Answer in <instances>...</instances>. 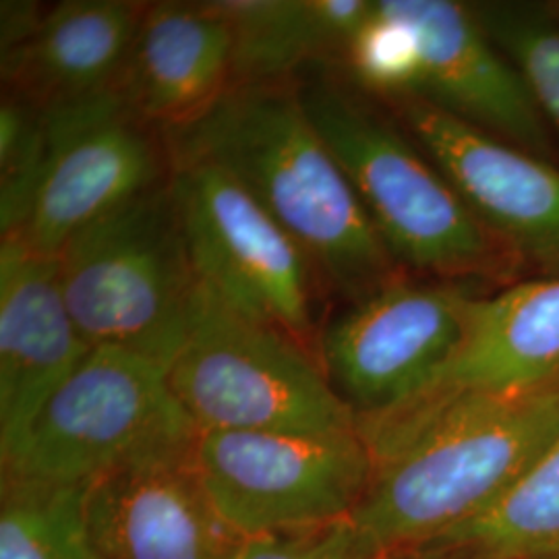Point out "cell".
<instances>
[{"mask_svg":"<svg viewBox=\"0 0 559 559\" xmlns=\"http://www.w3.org/2000/svg\"><path fill=\"white\" fill-rule=\"evenodd\" d=\"M371 479L353 520L388 556L508 496L559 436V378L514 394L415 400L357 420Z\"/></svg>","mask_w":559,"mask_h":559,"instance_id":"1","label":"cell"},{"mask_svg":"<svg viewBox=\"0 0 559 559\" xmlns=\"http://www.w3.org/2000/svg\"><path fill=\"white\" fill-rule=\"evenodd\" d=\"M173 162L224 168L305 251L340 302L400 276L359 195L300 98L297 80L230 87L191 122L164 131Z\"/></svg>","mask_w":559,"mask_h":559,"instance_id":"2","label":"cell"},{"mask_svg":"<svg viewBox=\"0 0 559 559\" xmlns=\"http://www.w3.org/2000/svg\"><path fill=\"white\" fill-rule=\"evenodd\" d=\"M297 83L309 119L402 272L440 280L506 274L512 255L378 98L336 67L309 69Z\"/></svg>","mask_w":559,"mask_h":559,"instance_id":"3","label":"cell"},{"mask_svg":"<svg viewBox=\"0 0 559 559\" xmlns=\"http://www.w3.org/2000/svg\"><path fill=\"white\" fill-rule=\"evenodd\" d=\"M55 258L69 313L92 348L170 367L200 282L170 180L85 226Z\"/></svg>","mask_w":559,"mask_h":559,"instance_id":"4","label":"cell"},{"mask_svg":"<svg viewBox=\"0 0 559 559\" xmlns=\"http://www.w3.org/2000/svg\"><path fill=\"white\" fill-rule=\"evenodd\" d=\"M168 385L200 433L357 429L353 411L305 344L230 307L201 282Z\"/></svg>","mask_w":559,"mask_h":559,"instance_id":"5","label":"cell"},{"mask_svg":"<svg viewBox=\"0 0 559 559\" xmlns=\"http://www.w3.org/2000/svg\"><path fill=\"white\" fill-rule=\"evenodd\" d=\"M198 433L164 365L94 346L2 456V473L94 483L133 460L191 445Z\"/></svg>","mask_w":559,"mask_h":559,"instance_id":"6","label":"cell"},{"mask_svg":"<svg viewBox=\"0 0 559 559\" xmlns=\"http://www.w3.org/2000/svg\"><path fill=\"white\" fill-rule=\"evenodd\" d=\"M170 187L201 284L318 357L323 282L293 237L239 180L205 160L173 162Z\"/></svg>","mask_w":559,"mask_h":559,"instance_id":"7","label":"cell"},{"mask_svg":"<svg viewBox=\"0 0 559 559\" xmlns=\"http://www.w3.org/2000/svg\"><path fill=\"white\" fill-rule=\"evenodd\" d=\"M479 299L462 280L400 274L321 321L318 359L355 419L383 415L436 380Z\"/></svg>","mask_w":559,"mask_h":559,"instance_id":"8","label":"cell"},{"mask_svg":"<svg viewBox=\"0 0 559 559\" xmlns=\"http://www.w3.org/2000/svg\"><path fill=\"white\" fill-rule=\"evenodd\" d=\"M195 462L212 506L240 539L350 519L371 479L359 427L201 431Z\"/></svg>","mask_w":559,"mask_h":559,"instance_id":"9","label":"cell"},{"mask_svg":"<svg viewBox=\"0 0 559 559\" xmlns=\"http://www.w3.org/2000/svg\"><path fill=\"white\" fill-rule=\"evenodd\" d=\"M48 158L17 239L55 258L92 222L170 180L164 131L127 108L119 92L48 108Z\"/></svg>","mask_w":559,"mask_h":559,"instance_id":"10","label":"cell"},{"mask_svg":"<svg viewBox=\"0 0 559 559\" xmlns=\"http://www.w3.org/2000/svg\"><path fill=\"white\" fill-rule=\"evenodd\" d=\"M501 247L559 278V168L417 96L385 102Z\"/></svg>","mask_w":559,"mask_h":559,"instance_id":"11","label":"cell"},{"mask_svg":"<svg viewBox=\"0 0 559 559\" xmlns=\"http://www.w3.org/2000/svg\"><path fill=\"white\" fill-rule=\"evenodd\" d=\"M87 528L98 559H230L240 540L203 487L195 441L94 480Z\"/></svg>","mask_w":559,"mask_h":559,"instance_id":"12","label":"cell"},{"mask_svg":"<svg viewBox=\"0 0 559 559\" xmlns=\"http://www.w3.org/2000/svg\"><path fill=\"white\" fill-rule=\"evenodd\" d=\"M385 2L419 40L417 98L540 158L551 152L537 102L473 7L452 0Z\"/></svg>","mask_w":559,"mask_h":559,"instance_id":"13","label":"cell"},{"mask_svg":"<svg viewBox=\"0 0 559 559\" xmlns=\"http://www.w3.org/2000/svg\"><path fill=\"white\" fill-rule=\"evenodd\" d=\"M90 350L62 297L57 258L0 240V456Z\"/></svg>","mask_w":559,"mask_h":559,"instance_id":"14","label":"cell"},{"mask_svg":"<svg viewBox=\"0 0 559 559\" xmlns=\"http://www.w3.org/2000/svg\"><path fill=\"white\" fill-rule=\"evenodd\" d=\"M233 27L214 2H147L117 92L141 120L168 131L233 87Z\"/></svg>","mask_w":559,"mask_h":559,"instance_id":"15","label":"cell"},{"mask_svg":"<svg viewBox=\"0 0 559 559\" xmlns=\"http://www.w3.org/2000/svg\"><path fill=\"white\" fill-rule=\"evenodd\" d=\"M556 378L559 278L547 276L480 297L454 357L408 402L514 394Z\"/></svg>","mask_w":559,"mask_h":559,"instance_id":"16","label":"cell"},{"mask_svg":"<svg viewBox=\"0 0 559 559\" xmlns=\"http://www.w3.org/2000/svg\"><path fill=\"white\" fill-rule=\"evenodd\" d=\"M147 2L67 0L38 32L2 57L4 92L41 110L117 92Z\"/></svg>","mask_w":559,"mask_h":559,"instance_id":"17","label":"cell"},{"mask_svg":"<svg viewBox=\"0 0 559 559\" xmlns=\"http://www.w3.org/2000/svg\"><path fill=\"white\" fill-rule=\"evenodd\" d=\"M235 38L233 87L297 80L338 67L348 41L371 17V0H216Z\"/></svg>","mask_w":559,"mask_h":559,"instance_id":"18","label":"cell"},{"mask_svg":"<svg viewBox=\"0 0 559 559\" xmlns=\"http://www.w3.org/2000/svg\"><path fill=\"white\" fill-rule=\"evenodd\" d=\"M558 549L559 436L493 508L406 554L445 559H535Z\"/></svg>","mask_w":559,"mask_h":559,"instance_id":"19","label":"cell"},{"mask_svg":"<svg viewBox=\"0 0 559 559\" xmlns=\"http://www.w3.org/2000/svg\"><path fill=\"white\" fill-rule=\"evenodd\" d=\"M92 483L0 477V559H98L87 528Z\"/></svg>","mask_w":559,"mask_h":559,"instance_id":"20","label":"cell"},{"mask_svg":"<svg viewBox=\"0 0 559 559\" xmlns=\"http://www.w3.org/2000/svg\"><path fill=\"white\" fill-rule=\"evenodd\" d=\"M336 69L378 100L417 96L420 85L417 34L385 0H378L373 2L371 17L348 41Z\"/></svg>","mask_w":559,"mask_h":559,"instance_id":"21","label":"cell"},{"mask_svg":"<svg viewBox=\"0 0 559 559\" xmlns=\"http://www.w3.org/2000/svg\"><path fill=\"white\" fill-rule=\"evenodd\" d=\"M480 25L519 69L547 124L559 133V23L540 9L475 4Z\"/></svg>","mask_w":559,"mask_h":559,"instance_id":"22","label":"cell"},{"mask_svg":"<svg viewBox=\"0 0 559 559\" xmlns=\"http://www.w3.org/2000/svg\"><path fill=\"white\" fill-rule=\"evenodd\" d=\"M48 158L46 112L15 94L0 104V230L20 235L40 189Z\"/></svg>","mask_w":559,"mask_h":559,"instance_id":"23","label":"cell"},{"mask_svg":"<svg viewBox=\"0 0 559 559\" xmlns=\"http://www.w3.org/2000/svg\"><path fill=\"white\" fill-rule=\"evenodd\" d=\"M230 559H390L350 519L240 539Z\"/></svg>","mask_w":559,"mask_h":559,"instance_id":"24","label":"cell"},{"mask_svg":"<svg viewBox=\"0 0 559 559\" xmlns=\"http://www.w3.org/2000/svg\"><path fill=\"white\" fill-rule=\"evenodd\" d=\"M0 7V57H7L32 40L46 15V7L23 0H4Z\"/></svg>","mask_w":559,"mask_h":559,"instance_id":"25","label":"cell"},{"mask_svg":"<svg viewBox=\"0 0 559 559\" xmlns=\"http://www.w3.org/2000/svg\"><path fill=\"white\" fill-rule=\"evenodd\" d=\"M390 559H445V558H433V556H423V554H399V556H390Z\"/></svg>","mask_w":559,"mask_h":559,"instance_id":"26","label":"cell"},{"mask_svg":"<svg viewBox=\"0 0 559 559\" xmlns=\"http://www.w3.org/2000/svg\"><path fill=\"white\" fill-rule=\"evenodd\" d=\"M535 559H559V549L558 551H551V554H545V556H540V558Z\"/></svg>","mask_w":559,"mask_h":559,"instance_id":"27","label":"cell"}]
</instances>
